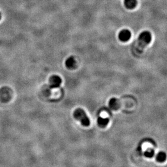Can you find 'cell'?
I'll list each match as a JSON object with an SVG mask.
<instances>
[{
    "label": "cell",
    "mask_w": 167,
    "mask_h": 167,
    "mask_svg": "<svg viewBox=\"0 0 167 167\" xmlns=\"http://www.w3.org/2000/svg\"><path fill=\"white\" fill-rule=\"evenodd\" d=\"M152 39V34L148 31H144L140 34L138 38L137 52L140 53L143 52L144 49L151 42Z\"/></svg>",
    "instance_id": "obj_1"
},
{
    "label": "cell",
    "mask_w": 167,
    "mask_h": 167,
    "mask_svg": "<svg viewBox=\"0 0 167 167\" xmlns=\"http://www.w3.org/2000/svg\"><path fill=\"white\" fill-rule=\"evenodd\" d=\"M74 116L75 118L80 121L82 125L88 127L90 124V119L88 118L85 111L80 108H78L75 110L74 113Z\"/></svg>",
    "instance_id": "obj_2"
},
{
    "label": "cell",
    "mask_w": 167,
    "mask_h": 167,
    "mask_svg": "<svg viewBox=\"0 0 167 167\" xmlns=\"http://www.w3.org/2000/svg\"><path fill=\"white\" fill-rule=\"evenodd\" d=\"M62 83V79L59 76L54 75L53 76L49 79L50 88H56L60 87Z\"/></svg>",
    "instance_id": "obj_3"
},
{
    "label": "cell",
    "mask_w": 167,
    "mask_h": 167,
    "mask_svg": "<svg viewBox=\"0 0 167 167\" xmlns=\"http://www.w3.org/2000/svg\"><path fill=\"white\" fill-rule=\"evenodd\" d=\"M131 38V32L128 29H123L119 33V39L122 42H127Z\"/></svg>",
    "instance_id": "obj_4"
},
{
    "label": "cell",
    "mask_w": 167,
    "mask_h": 167,
    "mask_svg": "<svg viewBox=\"0 0 167 167\" xmlns=\"http://www.w3.org/2000/svg\"><path fill=\"white\" fill-rule=\"evenodd\" d=\"M109 107L113 110H117L120 107V103L116 98H112L110 99L109 102Z\"/></svg>",
    "instance_id": "obj_5"
},
{
    "label": "cell",
    "mask_w": 167,
    "mask_h": 167,
    "mask_svg": "<svg viewBox=\"0 0 167 167\" xmlns=\"http://www.w3.org/2000/svg\"><path fill=\"white\" fill-rule=\"evenodd\" d=\"M76 61L73 57H70L68 58L66 61V66L69 69H73L75 67Z\"/></svg>",
    "instance_id": "obj_6"
},
{
    "label": "cell",
    "mask_w": 167,
    "mask_h": 167,
    "mask_svg": "<svg viewBox=\"0 0 167 167\" xmlns=\"http://www.w3.org/2000/svg\"><path fill=\"white\" fill-rule=\"evenodd\" d=\"M109 121V119L107 118H104L102 117H99L97 119V124L101 128L106 127V125L108 124Z\"/></svg>",
    "instance_id": "obj_7"
},
{
    "label": "cell",
    "mask_w": 167,
    "mask_h": 167,
    "mask_svg": "<svg viewBox=\"0 0 167 167\" xmlns=\"http://www.w3.org/2000/svg\"><path fill=\"white\" fill-rule=\"evenodd\" d=\"M156 158L158 162H163L166 160V154L164 152H160L158 154Z\"/></svg>",
    "instance_id": "obj_8"
},
{
    "label": "cell",
    "mask_w": 167,
    "mask_h": 167,
    "mask_svg": "<svg viewBox=\"0 0 167 167\" xmlns=\"http://www.w3.org/2000/svg\"><path fill=\"white\" fill-rule=\"evenodd\" d=\"M136 1L135 0H126L125 6L128 8H133L135 6Z\"/></svg>",
    "instance_id": "obj_9"
},
{
    "label": "cell",
    "mask_w": 167,
    "mask_h": 167,
    "mask_svg": "<svg viewBox=\"0 0 167 167\" xmlns=\"http://www.w3.org/2000/svg\"><path fill=\"white\" fill-rule=\"evenodd\" d=\"M154 155V151L151 149L147 150L144 153V155L146 156V157L148 158H152Z\"/></svg>",
    "instance_id": "obj_10"
},
{
    "label": "cell",
    "mask_w": 167,
    "mask_h": 167,
    "mask_svg": "<svg viewBox=\"0 0 167 167\" xmlns=\"http://www.w3.org/2000/svg\"><path fill=\"white\" fill-rule=\"evenodd\" d=\"M1 18V13H0V19Z\"/></svg>",
    "instance_id": "obj_11"
}]
</instances>
